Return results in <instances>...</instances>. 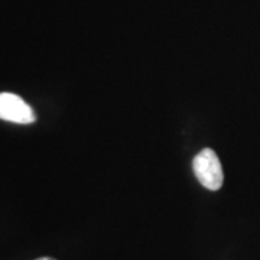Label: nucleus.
I'll list each match as a JSON object with an SVG mask.
<instances>
[{
	"label": "nucleus",
	"mask_w": 260,
	"mask_h": 260,
	"mask_svg": "<svg viewBox=\"0 0 260 260\" xmlns=\"http://www.w3.org/2000/svg\"><path fill=\"white\" fill-rule=\"evenodd\" d=\"M192 169L198 182L207 189L217 191L223 186V167L213 149H203L194 158Z\"/></svg>",
	"instance_id": "f257e3e1"
},
{
	"label": "nucleus",
	"mask_w": 260,
	"mask_h": 260,
	"mask_svg": "<svg viewBox=\"0 0 260 260\" xmlns=\"http://www.w3.org/2000/svg\"><path fill=\"white\" fill-rule=\"evenodd\" d=\"M0 119L18 124H30L37 114L28 103L13 93H0Z\"/></svg>",
	"instance_id": "f03ea898"
},
{
	"label": "nucleus",
	"mask_w": 260,
	"mask_h": 260,
	"mask_svg": "<svg viewBox=\"0 0 260 260\" xmlns=\"http://www.w3.org/2000/svg\"><path fill=\"white\" fill-rule=\"evenodd\" d=\"M37 260H55V259H52V257H41V259H37Z\"/></svg>",
	"instance_id": "7ed1b4c3"
}]
</instances>
